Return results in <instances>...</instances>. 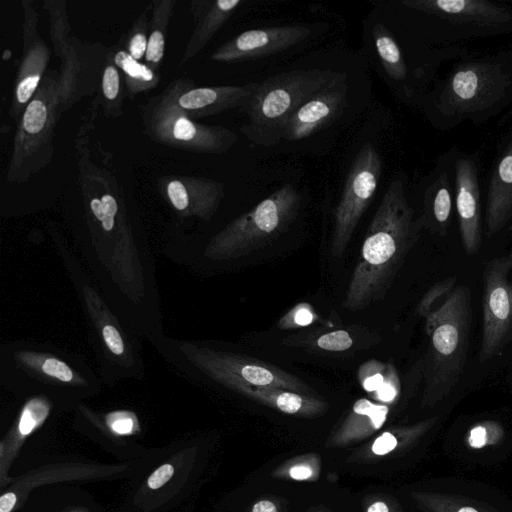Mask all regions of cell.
Here are the masks:
<instances>
[{
  "instance_id": "obj_1",
  "label": "cell",
  "mask_w": 512,
  "mask_h": 512,
  "mask_svg": "<svg viewBox=\"0 0 512 512\" xmlns=\"http://www.w3.org/2000/svg\"><path fill=\"white\" fill-rule=\"evenodd\" d=\"M423 229V219L410 205L404 182L394 179L368 226L343 307L356 312L382 300Z\"/></svg>"
},
{
  "instance_id": "obj_2",
  "label": "cell",
  "mask_w": 512,
  "mask_h": 512,
  "mask_svg": "<svg viewBox=\"0 0 512 512\" xmlns=\"http://www.w3.org/2000/svg\"><path fill=\"white\" fill-rule=\"evenodd\" d=\"M421 105L430 123L442 131L496 117L512 105V48L457 59Z\"/></svg>"
},
{
  "instance_id": "obj_3",
  "label": "cell",
  "mask_w": 512,
  "mask_h": 512,
  "mask_svg": "<svg viewBox=\"0 0 512 512\" xmlns=\"http://www.w3.org/2000/svg\"><path fill=\"white\" fill-rule=\"evenodd\" d=\"M424 318L429 338L424 362L423 401L435 405L458 383L467 361L472 323V293L459 284Z\"/></svg>"
},
{
  "instance_id": "obj_4",
  "label": "cell",
  "mask_w": 512,
  "mask_h": 512,
  "mask_svg": "<svg viewBox=\"0 0 512 512\" xmlns=\"http://www.w3.org/2000/svg\"><path fill=\"white\" fill-rule=\"evenodd\" d=\"M417 35L429 47L460 46L478 38L512 33V5L491 0H403Z\"/></svg>"
},
{
  "instance_id": "obj_5",
  "label": "cell",
  "mask_w": 512,
  "mask_h": 512,
  "mask_svg": "<svg viewBox=\"0 0 512 512\" xmlns=\"http://www.w3.org/2000/svg\"><path fill=\"white\" fill-rule=\"evenodd\" d=\"M341 74L332 70L298 69L258 83L241 108L248 116V123L241 127V132L256 145L272 146L279 143L291 115Z\"/></svg>"
},
{
  "instance_id": "obj_6",
  "label": "cell",
  "mask_w": 512,
  "mask_h": 512,
  "mask_svg": "<svg viewBox=\"0 0 512 512\" xmlns=\"http://www.w3.org/2000/svg\"><path fill=\"white\" fill-rule=\"evenodd\" d=\"M59 80V71H47L17 123L6 172L10 184L27 182L53 157L55 128L62 115Z\"/></svg>"
},
{
  "instance_id": "obj_7",
  "label": "cell",
  "mask_w": 512,
  "mask_h": 512,
  "mask_svg": "<svg viewBox=\"0 0 512 512\" xmlns=\"http://www.w3.org/2000/svg\"><path fill=\"white\" fill-rule=\"evenodd\" d=\"M190 78L173 80L141 109L145 134L158 144L193 153L225 154L236 143L235 132L206 125L189 117L177 104V95Z\"/></svg>"
},
{
  "instance_id": "obj_8",
  "label": "cell",
  "mask_w": 512,
  "mask_h": 512,
  "mask_svg": "<svg viewBox=\"0 0 512 512\" xmlns=\"http://www.w3.org/2000/svg\"><path fill=\"white\" fill-rule=\"evenodd\" d=\"M300 203V193L291 184L283 185L232 221L216 238L214 252L238 258L263 248L294 221Z\"/></svg>"
},
{
  "instance_id": "obj_9",
  "label": "cell",
  "mask_w": 512,
  "mask_h": 512,
  "mask_svg": "<svg viewBox=\"0 0 512 512\" xmlns=\"http://www.w3.org/2000/svg\"><path fill=\"white\" fill-rule=\"evenodd\" d=\"M66 2L45 1L49 12L50 34L61 61L59 71L60 112L63 114L83 96L95 89L99 69H103L109 49L83 43L69 37Z\"/></svg>"
},
{
  "instance_id": "obj_10",
  "label": "cell",
  "mask_w": 512,
  "mask_h": 512,
  "mask_svg": "<svg viewBox=\"0 0 512 512\" xmlns=\"http://www.w3.org/2000/svg\"><path fill=\"white\" fill-rule=\"evenodd\" d=\"M382 172V160L371 143H365L354 158L340 200L334 210L331 254L341 256L364 212L370 205Z\"/></svg>"
},
{
  "instance_id": "obj_11",
  "label": "cell",
  "mask_w": 512,
  "mask_h": 512,
  "mask_svg": "<svg viewBox=\"0 0 512 512\" xmlns=\"http://www.w3.org/2000/svg\"><path fill=\"white\" fill-rule=\"evenodd\" d=\"M511 271L512 254L491 259L483 270L481 363L499 356L512 341Z\"/></svg>"
},
{
  "instance_id": "obj_12",
  "label": "cell",
  "mask_w": 512,
  "mask_h": 512,
  "mask_svg": "<svg viewBox=\"0 0 512 512\" xmlns=\"http://www.w3.org/2000/svg\"><path fill=\"white\" fill-rule=\"evenodd\" d=\"M455 213L464 252L473 256L483 243L480 160L477 153L457 149Z\"/></svg>"
},
{
  "instance_id": "obj_13",
  "label": "cell",
  "mask_w": 512,
  "mask_h": 512,
  "mask_svg": "<svg viewBox=\"0 0 512 512\" xmlns=\"http://www.w3.org/2000/svg\"><path fill=\"white\" fill-rule=\"evenodd\" d=\"M24 11L23 48L17 69L9 115L19 122L28 103L34 96L48 71L50 50L39 36L38 13L32 1H22Z\"/></svg>"
},
{
  "instance_id": "obj_14",
  "label": "cell",
  "mask_w": 512,
  "mask_h": 512,
  "mask_svg": "<svg viewBox=\"0 0 512 512\" xmlns=\"http://www.w3.org/2000/svg\"><path fill=\"white\" fill-rule=\"evenodd\" d=\"M458 146L454 145L438 159L427 175L422 189V214L424 229L446 237L455 212V158Z\"/></svg>"
},
{
  "instance_id": "obj_15",
  "label": "cell",
  "mask_w": 512,
  "mask_h": 512,
  "mask_svg": "<svg viewBox=\"0 0 512 512\" xmlns=\"http://www.w3.org/2000/svg\"><path fill=\"white\" fill-rule=\"evenodd\" d=\"M309 34L310 30L301 25L246 30L214 51L211 60L229 63L258 59L295 46Z\"/></svg>"
},
{
  "instance_id": "obj_16",
  "label": "cell",
  "mask_w": 512,
  "mask_h": 512,
  "mask_svg": "<svg viewBox=\"0 0 512 512\" xmlns=\"http://www.w3.org/2000/svg\"><path fill=\"white\" fill-rule=\"evenodd\" d=\"M484 223L488 238L512 223V127L497 147L487 185Z\"/></svg>"
},
{
  "instance_id": "obj_17",
  "label": "cell",
  "mask_w": 512,
  "mask_h": 512,
  "mask_svg": "<svg viewBox=\"0 0 512 512\" xmlns=\"http://www.w3.org/2000/svg\"><path fill=\"white\" fill-rule=\"evenodd\" d=\"M347 93L346 74L342 73L291 115L283 139L297 141L307 138L331 122L346 106Z\"/></svg>"
},
{
  "instance_id": "obj_18",
  "label": "cell",
  "mask_w": 512,
  "mask_h": 512,
  "mask_svg": "<svg viewBox=\"0 0 512 512\" xmlns=\"http://www.w3.org/2000/svg\"><path fill=\"white\" fill-rule=\"evenodd\" d=\"M158 187L175 210L201 216L213 214L225 189L220 181L197 176H166L159 180Z\"/></svg>"
},
{
  "instance_id": "obj_19",
  "label": "cell",
  "mask_w": 512,
  "mask_h": 512,
  "mask_svg": "<svg viewBox=\"0 0 512 512\" xmlns=\"http://www.w3.org/2000/svg\"><path fill=\"white\" fill-rule=\"evenodd\" d=\"M215 369L227 383L237 381L251 386L278 387L307 394L310 388L297 376L270 363L236 355L221 356Z\"/></svg>"
},
{
  "instance_id": "obj_20",
  "label": "cell",
  "mask_w": 512,
  "mask_h": 512,
  "mask_svg": "<svg viewBox=\"0 0 512 512\" xmlns=\"http://www.w3.org/2000/svg\"><path fill=\"white\" fill-rule=\"evenodd\" d=\"M258 83L244 86L195 87L189 79L177 95L178 106L191 118H201L232 108H242L254 93Z\"/></svg>"
},
{
  "instance_id": "obj_21",
  "label": "cell",
  "mask_w": 512,
  "mask_h": 512,
  "mask_svg": "<svg viewBox=\"0 0 512 512\" xmlns=\"http://www.w3.org/2000/svg\"><path fill=\"white\" fill-rule=\"evenodd\" d=\"M242 4V0L193 1L191 10L196 25L182 54L180 65L194 58Z\"/></svg>"
},
{
  "instance_id": "obj_22",
  "label": "cell",
  "mask_w": 512,
  "mask_h": 512,
  "mask_svg": "<svg viewBox=\"0 0 512 512\" xmlns=\"http://www.w3.org/2000/svg\"><path fill=\"white\" fill-rule=\"evenodd\" d=\"M232 387L248 397L273 405L287 414L317 412L324 408V403L307 394L278 387H258L242 382H229Z\"/></svg>"
},
{
  "instance_id": "obj_23",
  "label": "cell",
  "mask_w": 512,
  "mask_h": 512,
  "mask_svg": "<svg viewBox=\"0 0 512 512\" xmlns=\"http://www.w3.org/2000/svg\"><path fill=\"white\" fill-rule=\"evenodd\" d=\"M110 56L122 74L126 95L135 97L156 88L160 83V71L135 60L125 49L110 48Z\"/></svg>"
},
{
  "instance_id": "obj_24",
  "label": "cell",
  "mask_w": 512,
  "mask_h": 512,
  "mask_svg": "<svg viewBox=\"0 0 512 512\" xmlns=\"http://www.w3.org/2000/svg\"><path fill=\"white\" fill-rule=\"evenodd\" d=\"M151 4L152 16L150 18V30L144 63L160 71L169 21L176 1L155 0Z\"/></svg>"
},
{
  "instance_id": "obj_25",
  "label": "cell",
  "mask_w": 512,
  "mask_h": 512,
  "mask_svg": "<svg viewBox=\"0 0 512 512\" xmlns=\"http://www.w3.org/2000/svg\"><path fill=\"white\" fill-rule=\"evenodd\" d=\"M100 89L104 112L110 117H119L126 90L122 74L111 59L110 49L101 72Z\"/></svg>"
},
{
  "instance_id": "obj_26",
  "label": "cell",
  "mask_w": 512,
  "mask_h": 512,
  "mask_svg": "<svg viewBox=\"0 0 512 512\" xmlns=\"http://www.w3.org/2000/svg\"><path fill=\"white\" fill-rule=\"evenodd\" d=\"M504 436V427L499 422L484 420L472 425L464 439L470 449L480 450L498 444Z\"/></svg>"
},
{
  "instance_id": "obj_27",
  "label": "cell",
  "mask_w": 512,
  "mask_h": 512,
  "mask_svg": "<svg viewBox=\"0 0 512 512\" xmlns=\"http://www.w3.org/2000/svg\"><path fill=\"white\" fill-rule=\"evenodd\" d=\"M149 8H146L136 19L126 36L122 39L124 49L135 60H141L145 57L148 36L150 30V20L148 16Z\"/></svg>"
},
{
  "instance_id": "obj_28",
  "label": "cell",
  "mask_w": 512,
  "mask_h": 512,
  "mask_svg": "<svg viewBox=\"0 0 512 512\" xmlns=\"http://www.w3.org/2000/svg\"><path fill=\"white\" fill-rule=\"evenodd\" d=\"M429 507L433 512H496L478 503L453 495H431Z\"/></svg>"
},
{
  "instance_id": "obj_29",
  "label": "cell",
  "mask_w": 512,
  "mask_h": 512,
  "mask_svg": "<svg viewBox=\"0 0 512 512\" xmlns=\"http://www.w3.org/2000/svg\"><path fill=\"white\" fill-rule=\"evenodd\" d=\"M458 277L448 276L443 280L432 285L426 293L422 296L417 305V313L421 317H425L431 310H433L440 300H444L451 291L455 288Z\"/></svg>"
},
{
  "instance_id": "obj_30",
  "label": "cell",
  "mask_w": 512,
  "mask_h": 512,
  "mask_svg": "<svg viewBox=\"0 0 512 512\" xmlns=\"http://www.w3.org/2000/svg\"><path fill=\"white\" fill-rule=\"evenodd\" d=\"M354 345V337L345 329L323 333L309 342V346L328 352H342Z\"/></svg>"
},
{
  "instance_id": "obj_31",
  "label": "cell",
  "mask_w": 512,
  "mask_h": 512,
  "mask_svg": "<svg viewBox=\"0 0 512 512\" xmlns=\"http://www.w3.org/2000/svg\"><path fill=\"white\" fill-rule=\"evenodd\" d=\"M318 319L314 308L306 302H301L293 306L278 321L277 326L280 329H296L311 325Z\"/></svg>"
},
{
  "instance_id": "obj_32",
  "label": "cell",
  "mask_w": 512,
  "mask_h": 512,
  "mask_svg": "<svg viewBox=\"0 0 512 512\" xmlns=\"http://www.w3.org/2000/svg\"><path fill=\"white\" fill-rule=\"evenodd\" d=\"M387 363L372 359L360 365L357 372L358 381L367 393L373 394L381 386Z\"/></svg>"
},
{
  "instance_id": "obj_33",
  "label": "cell",
  "mask_w": 512,
  "mask_h": 512,
  "mask_svg": "<svg viewBox=\"0 0 512 512\" xmlns=\"http://www.w3.org/2000/svg\"><path fill=\"white\" fill-rule=\"evenodd\" d=\"M49 407L47 403L40 399L35 398L29 401L21 414L19 422V431L22 435L29 434L34 428L39 426L47 417Z\"/></svg>"
},
{
  "instance_id": "obj_34",
  "label": "cell",
  "mask_w": 512,
  "mask_h": 512,
  "mask_svg": "<svg viewBox=\"0 0 512 512\" xmlns=\"http://www.w3.org/2000/svg\"><path fill=\"white\" fill-rule=\"evenodd\" d=\"M401 391V380L396 367L387 363L381 386L372 395L381 404H391L397 400Z\"/></svg>"
},
{
  "instance_id": "obj_35",
  "label": "cell",
  "mask_w": 512,
  "mask_h": 512,
  "mask_svg": "<svg viewBox=\"0 0 512 512\" xmlns=\"http://www.w3.org/2000/svg\"><path fill=\"white\" fill-rule=\"evenodd\" d=\"M42 370L45 374L64 382H69L73 379L72 370L66 363L56 358H48L45 360L42 365Z\"/></svg>"
},
{
  "instance_id": "obj_36",
  "label": "cell",
  "mask_w": 512,
  "mask_h": 512,
  "mask_svg": "<svg viewBox=\"0 0 512 512\" xmlns=\"http://www.w3.org/2000/svg\"><path fill=\"white\" fill-rule=\"evenodd\" d=\"M107 423L117 434H129L133 429V419L126 412H115L107 417Z\"/></svg>"
},
{
  "instance_id": "obj_37",
  "label": "cell",
  "mask_w": 512,
  "mask_h": 512,
  "mask_svg": "<svg viewBox=\"0 0 512 512\" xmlns=\"http://www.w3.org/2000/svg\"><path fill=\"white\" fill-rule=\"evenodd\" d=\"M102 335L109 350L115 355H121L124 351V343L118 330L112 325H106L102 329Z\"/></svg>"
},
{
  "instance_id": "obj_38",
  "label": "cell",
  "mask_w": 512,
  "mask_h": 512,
  "mask_svg": "<svg viewBox=\"0 0 512 512\" xmlns=\"http://www.w3.org/2000/svg\"><path fill=\"white\" fill-rule=\"evenodd\" d=\"M174 473V468L170 464H164L156 469L148 478V486L151 489H158L163 486Z\"/></svg>"
},
{
  "instance_id": "obj_39",
  "label": "cell",
  "mask_w": 512,
  "mask_h": 512,
  "mask_svg": "<svg viewBox=\"0 0 512 512\" xmlns=\"http://www.w3.org/2000/svg\"><path fill=\"white\" fill-rule=\"evenodd\" d=\"M398 444L397 438L390 432H384L372 445V451L376 455H385L391 452Z\"/></svg>"
},
{
  "instance_id": "obj_40",
  "label": "cell",
  "mask_w": 512,
  "mask_h": 512,
  "mask_svg": "<svg viewBox=\"0 0 512 512\" xmlns=\"http://www.w3.org/2000/svg\"><path fill=\"white\" fill-rule=\"evenodd\" d=\"M289 473L295 480H305L312 475V469L306 465H296L290 469Z\"/></svg>"
},
{
  "instance_id": "obj_41",
  "label": "cell",
  "mask_w": 512,
  "mask_h": 512,
  "mask_svg": "<svg viewBox=\"0 0 512 512\" xmlns=\"http://www.w3.org/2000/svg\"><path fill=\"white\" fill-rule=\"evenodd\" d=\"M17 501L14 493L8 492L0 498V512H10Z\"/></svg>"
},
{
  "instance_id": "obj_42",
  "label": "cell",
  "mask_w": 512,
  "mask_h": 512,
  "mask_svg": "<svg viewBox=\"0 0 512 512\" xmlns=\"http://www.w3.org/2000/svg\"><path fill=\"white\" fill-rule=\"evenodd\" d=\"M252 512H277V509L272 502L262 500L253 506Z\"/></svg>"
},
{
  "instance_id": "obj_43",
  "label": "cell",
  "mask_w": 512,
  "mask_h": 512,
  "mask_svg": "<svg viewBox=\"0 0 512 512\" xmlns=\"http://www.w3.org/2000/svg\"><path fill=\"white\" fill-rule=\"evenodd\" d=\"M367 512H389V508L383 502H376L368 508Z\"/></svg>"
}]
</instances>
